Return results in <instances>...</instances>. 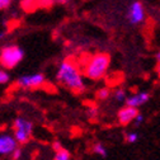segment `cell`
<instances>
[{
    "label": "cell",
    "mask_w": 160,
    "mask_h": 160,
    "mask_svg": "<svg viewBox=\"0 0 160 160\" xmlns=\"http://www.w3.org/2000/svg\"><path fill=\"white\" fill-rule=\"evenodd\" d=\"M56 80L60 85H62L74 94H83L87 90L84 76L80 71L76 62L71 58H64L58 64Z\"/></svg>",
    "instance_id": "obj_1"
},
{
    "label": "cell",
    "mask_w": 160,
    "mask_h": 160,
    "mask_svg": "<svg viewBox=\"0 0 160 160\" xmlns=\"http://www.w3.org/2000/svg\"><path fill=\"white\" fill-rule=\"evenodd\" d=\"M111 65V57L107 53H97L92 56L87 65L84 66V76L93 80V82H98V80L103 79L107 75V71Z\"/></svg>",
    "instance_id": "obj_2"
},
{
    "label": "cell",
    "mask_w": 160,
    "mask_h": 160,
    "mask_svg": "<svg viewBox=\"0 0 160 160\" xmlns=\"http://www.w3.org/2000/svg\"><path fill=\"white\" fill-rule=\"evenodd\" d=\"M26 52L17 43H7L0 48V66L5 70H13L24 60Z\"/></svg>",
    "instance_id": "obj_3"
},
{
    "label": "cell",
    "mask_w": 160,
    "mask_h": 160,
    "mask_svg": "<svg viewBox=\"0 0 160 160\" xmlns=\"http://www.w3.org/2000/svg\"><path fill=\"white\" fill-rule=\"evenodd\" d=\"M12 130H13V136L17 140V142L19 145H24L31 141L34 126H33V122L27 119L26 117L18 116L13 119Z\"/></svg>",
    "instance_id": "obj_4"
},
{
    "label": "cell",
    "mask_w": 160,
    "mask_h": 160,
    "mask_svg": "<svg viewBox=\"0 0 160 160\" xmlns=\"http://www.w3.org/2000/svg\"><path fill=\"white\" fill-rule=\"evenodd\" d=\"M18 88L23 90H34L39 89L46 84V76L42 72H32L18 76L15 80Z\"/></svg>",
    "instance_id": "obj_5"
},
{
    "label": "cell",
    "mask_w": 160,
    "mask_h": 160,
    "mask_svg": "<svg viewBox=\"0 0 160 160\" xmlns=\"http://www.w3.org/2000/svg\"><path fill=\"white\" fill-rule=\"evenodd\" d=\"M126 18L130 22V24H132V26H137L140 23H142L145 19V9H144L142 3L138 2V0L133 2L127 9Z\"/></svg>",
    "instance_id": "obj_6"
},
{
    "label": "cell",
    "mask_w": 160,
    "mask_h": 160,
    "mask_svg": "<svg viewBox=\"0 0 160 160\" xmlns=\"http://www.w3.org/2000/svg\"><path fill=\"white\" fill-rule=\"evenodd\" d=\"M19 146L13 133H0V156H10V154Z\"/></svg>",
    "instance_id": "obj_7"
},
{
    "label": "cell",
    "mask_w": 160,
    "mask_h": 160,
    "mask_svg": "<svg viewBox=\"0 0 160 160\" xmlns=\"http://www.w3.org/2000/svg\"><path fill=\"white\" fill-rule=\"evenodd\" d=\"M138 109L137 108H132L128 106L122 107L121 109L118 111L117 113V119H118V123L121 126H128L130 123L133 122V119L136 118V116L138 114Z\"/></svg>",
    "instance_id": "obj_8"
},
{
    "label": "cell",
    "mask_w": 160,
    "mask_h": 160,
    "mask_svg": "<svg viewBox=\"0 0 160 160\" xmlns=\"http://www.w3.org/2000/svg\"><path fill=\"white\" fill-rule=\"evenodd\" d=\"M150 98H151V95L149 92H138V93H135V94L127 97V99L125 101V106L138 109L140 107L146 104L150 101Z\"/></svg>",
    "instance_id": "obj_9"
},
{
    "label": "cell",
    "mask_w": 160,
    "mask_h": 160,
    "mask_svg": "<svg viewBox=\"0 0 160 160\" xmlns=\"http://www.w3.org/2000/svg\"><path fill=\"white\" fill-rule=\"evenodd\" d=\"M95 97H97L98 101L104 102V101H107V99L111 97V89L108 87H103V88H101L95 93Z\"/></svg>",
    "instance_id": "obj_10"
},
{
    "label": "cell",
    "mask_w": 160,
    "mask_h": 160,
    "mask_svg": "<svg viewBox=\"0 0 160 160\" xmlns=\"http://www.w3.org/2000/svg\"><path fill=\"white\" fill-rule=\"evenodd\" d=\"M92 150H93V152H94V154L99 155L101 158H107V155H108L107 148H106L102 142H97V144H94Z\"/></svg>",
    "instance_id": "obj_11"
},
{
    "label": "cell",
    "mask_w": 160,
    "mask_h": 160,
    "mask_svg": "<svg viewBox=\"0 0 160 160\" xmlns=\"http://www.w3.org/2000/svg\"><path fill=\"white\" fill-rule=\"evenodd\" d=\"M70 159H71V154L65 148H62V149H60L58 151H56L55 156H53V160H70Z\"/></svg>",
    "instance_id": "obj_12"
},
{
    "label": "cell",
    "mask_w": 160,
    "mask_h": 160,
    "mask_svg": "<svg viewBox=\"0 0 160 160\" xmlns=\"http://www.w3.org/2000/svg\"><path fill=\"white\" fill-rule=\"evenodd\" d=\"M10 80H12V75L9 70L0 68V85H7L8 83H10Z\"/></svg>",
    "instance_id": "obj_13"
},
{
    "label": "cell",
    "mask_w": 160,
    "mask_h": 160,
    "mask_svg": "<svg viewBox=\"0 0 160 160\" xmlns=\"http://www.w3.org/2000/svg\"><path fill=\"white\" fill-rule=\"evenodd\" d=\"M113 97H114V99L117 102H119V103H125V101L127 99V92L125 90V89H121V88H118V89H116V92H114V94H113Z\"/></svg>",
    "instance_id": "obj_14"
},
{
    "label": "cell",
    "mask_w": 160,
    "mask_h": 160,
    "mask_svg": "<svg viewBox=\"0 0 160 160\" xmlns=\"http://www.w3.org/2000/svg\"><path fill=\"white\" fill-rule=\"evenodd\" d=\"M138 133L137 132H135V131H131V132H127L126 133V142L127 144H136L137 141H138Z\"/></svg>",
    "instance_id": "obj_15"
},
{
    "label": "cell",
    "mask_w": 160,
    "mask_h": 160,
    "mask_svg": "<svg viewBox=\"0 0 160 160\" xmlns=\"http://www.w3.org/2000/svg\"><path fill=\"white\" fill-rule=\"evenodd\" d=\"M22 156H23V150H22L21 146H18V148L10 154V159H12V160H21Z\"/></svg>",
    "instance_id": "obj_16"
},
{
    "label": "cell",
    "mask_w": 160,
    "mask_h": 160,
    "mask_svg": "<svg viewBox=\"0 0 160 160\" xmlns=\"http://www.w3.org/2000/svg\"><path fill=\"white\" fill-rule=\"evenodd\" d=\"M87 114H88V117H89L90 121H95V119L98 118V116H99V109L95 108V107L89 108L88 112H87Z\"/></svg>",
    "instance_id": "obj_17"
},
{
    "label": "cell",
    "mask_w": 160,
    "mask_h": 160,
    "mask_svg": "<svg viewBox=\"0 0 160 160\" xmlns=\"http://www.w3.org/2000/svg\"><path fill=\"white\" fill-rule=\"evenodd\" d=\"M14 0H0V12H7L12 4H13Z\"/></svg>",
    "instance_id": "obj_18"
},
{
    "label": "cell",
    "mask_w": 160,
    "mask_h": 160,
    "mask_svg": "<svg viewBox=\"0 0 160 160\" xmlns=\"http://www.w3.org/2000/svg\"><path fill=\"white\" fill-rule=\"evenodd\" d=\"M142 122H144V116H142L141 113H138V114L136 116V118L133 119V122H132V123H133L135 127H138Z\"/></svg>",
    "instance_id": "obj_19"
},
{
    "label": "cell",
    "mask_w": 160,
    "mask_h": 160,
    "mask_svg": "<svg viewBox=\"0 0 160 160\" xmlns=\"http://www.w3.org/2000/svg\"><path fill=\"white\" fill-rule=\"evenodd\" d=\"M51 146H52V150H53L55 152H56V151H58L60 149H62V145H61V142H60L58 140H55Z\"/></svg>",
    "instance_id": "obj_20"
},
{
    "label": "cell",
    "mask_w": 160,
    "mask_h": 160,
    "mask_svg": "<svg viewBox=\"0 0 160 160\" xmlns=\"http://www.w3.org/2000/svg\"><path fill=\"white\" fill-rule=\"evenodd\" d=\"M7 36H8V32L5 29H0V42L4 41V39L7 38Z\"/></svg>",
    "instance_id": "obj_21"
},
{
    "label": "cell",
    "mask_w": 160,
    "mask_h": 160,
    "mask_svg": "<svg viewBox=\"0 0 160 160\" xmlns=\"http://www.w3.org/2000/svg\"><path fill=\"white\" fill-rule=\"evenodd\" d=\"M155 71H156V74H158V76H159V79H160V64H158V65H156Z\"/></svg>",
    "instance_id": "obj_22"
},
{
    "label": "cell",
    "mask_w": 160,
    "mask_h": 160,
    "mask_svg": "<svg viewBox=\"0 0 160 160\" xmlns=\"http://www.w3.org/2000/svg\"><path fill=\"white\" fill-rule=\"evenodd\" d=\"M155 58H156V61H158V64H160V51L156 53V56H155Z\"/></svg>",
    "instance_id": "obj_23"
}]
</instances>
